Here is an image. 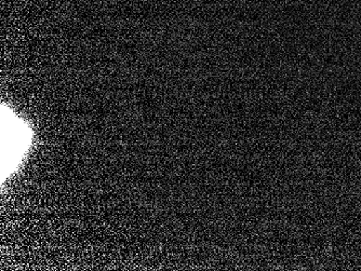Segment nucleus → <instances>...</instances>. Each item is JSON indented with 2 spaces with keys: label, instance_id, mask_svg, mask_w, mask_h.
I'll list each match as a JSON object with an SVG mask.
<instances>
[{
  "label": "nucleus",
  "instance_id": "1",
  "mask_svg": "<svg viewBox=\"0 0 361 271\" xmlns=\"http://www.w3.org/2000/svg\"><path fill=\"white\" fill-rule=\"evenodd\" d=\"M4 115L7 117V120L3 117V142H7V146H3V152H7L3 154V161L7 159V161L3 164V168L7 166V172L15 166L18 159L21 158L24 154V148H25L26 138L25 126L21 124L22 121H18L15 118H10L9 114Z\"/></svg>",
  "mask_w": 361,
  "mask_h": 271
}]
</instances>
